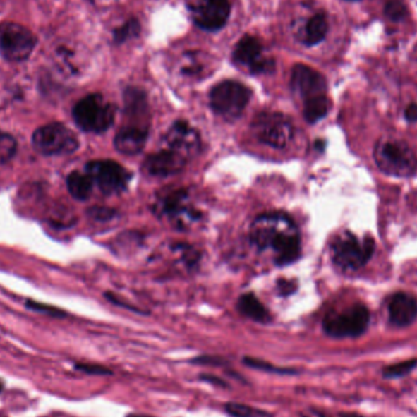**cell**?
Returning a JSON list of instances; mask_svg holds the SVG:
<instances>
[{
	"instance_id": "cell-1",
	"label": "cell",
	"mask_w": 417,
	"mask_h": 417,
	"mask_svg": "<svg viewBox=\"0 0 417 417\" xmlns=\"http://www.w3.org/2000/svg\"><path fill=\"white\" fill-rule=\"evenodd\" d=\"M251 242L260 249H272L278 265L291 264L301 255V238L296 224L282 214L259 216L250 229Z\"/></svg>"
},
{
	"instance_id": "cell-2",
	"label": "cell",
	"mask_w": 417,
	"mask_h": 417,
	"mask_svg": "<svg viewBox=\"0 0 417 417\" xmlns=\"http://www.w3.org/2000/svg\"><path fill=\"white\" fill-rule=\"evenodd\" d=\"M76 125L85 132L102 133L110 128L115 119V109L103 95H90L81 99L72 110Z\"/></svg>"
},
{
	"instance_id": "cell-3",
	"label": "cell",
	"mask_w": 417,
	"mask_h": 417,
	"mask_svg": "<svg viewBox=\"0 0 417 417\" xmlns=\"http://www.w3.org/2000/svg\"><path fill=\"white\" fill-rule=\"evenodd\" d=\"M375 160L383 172L395 177L413 175L417 167V159L413 150L400 140H386L377 144Z\"/></svg>"
},
{
	"instance_id": "cell-4",
	"label": "cell",
	"mask_w": 417,
	"mask_h": 417,
	"mask_svg": "<svg viewBox=\"0 0 417 417\" xmlns=\"http://www.w3.org/2000/svg\"><path fill=\"white\" fill-rule=\"evenodd\" d=\"M250 95L249 88L239 82H221L211 90V108L224 119L234 120L241 116L250 100Z\"/></svg>"
},
{
	"instance_id": "cell-5",
	"label": "cell",
	"mask_w": 417,
	"mask_h": 417,
	"mask_svg": "<svg viewBox=\"0 0 417 417\" xmlns=\"http://www.w3.org/2000/svg\"><path fill=\"white\" fill-rule=\"evenodd\" d=\"M33 147L43 155H68L78 149V138L66 126L50 123L35 132Z\"/></svg>"
},
{
	"instance_id": "cell-6",
	"label": "cell",
	"mask_w": 417,
	"mask_h": 417,
	"mask_svg": "<svg viewBox=\"0 0 417 417\" xmlns=\"http://www.w3.org/2000/svg\"><path fill=\"white\" fill-rule=\"evenodd\" d=\"M375 251L373 238L360 243L353 234H342L332 244L333 262L342 270H358L366 264Z\"/></svg>"
},
{
	"instance_id": "cell-7",
	"label": "cell",
	"mask_w": 417,
	"mask_h": 417,
	"mask_svg": "<svg viewBox=\"0 0 417 417\" xmlns=\"http://www.w3.org/2000/svg\"><path fill=\"white\" fill-rule=\"evenodd\" d=\"M368 310L363 306H355L328 314L323 320V331L333 338H355L368 330Z\"/></svg>"
},
{
	"instance_id": "cell-8",
	"label": "cell",
	"mask_w": 417,
	"mask_h": 417,
	"mask_svg": "<svg viewBox=\"0 0 417 417\" xmlns=\"http://www.w3.org/2000/svg\"><path fill=\"white\" fill-rule=\"evenodd\" d=\"M36 44V37L28 28L16 23H0V55L6 60H26Z\"/></svg>"
},
{
	"instance_id": "cell-9",
	"label": "cell",
	"mask_w": 417,
	"mask_h": 417,
	"mask_svg": "<svg viewBox=\"0 0 417 417\" xmlns=\"http://www.w3.org/2000/svg\"><path fill=\"white\" fill-rule=\"evenodd\" d=\"M258 139L272 148H286L292 140L293 126L287 117L278 112H262L253 122Z\"/></svg>"
},
{
	"instance_id": "cell-10",
	"label": "cell",
	"mask_w": 417,
	"mask_h": 417,
	"mask_svg": "<svg viewBox=\"0 0 417 417\" xmlns=\"http://www.w3.org/2000/svg\"><path fill=\"white\" fill-rule=\"evenodd\" d=\"M85 172L104 194L120 193L130 181V174L120 164L111 160H95L87 164Z\"/></svg>"
},
{
	"instance_id": "cell-11",
	"label": "cell",
	"mask_w": 417,
	"mask_h": 417,
	"mask_svg": "<svg viewBox=\"0 0 417 417\" xmlns=\"http://www.w3.org/2000/svg\"><path fill=\"white\" fill-rule=\"evenodd\" d=\"M194 23L205 31H217L224 28L229 14V0H198L191 5Z\"/></svg>"
},
{
	"instance_id": "cell-12",
	"label": "cell",
	"mask_w": 417,
	"mask_h": 417,
	"mask_svg": "<svg viewBox=\"0 0 417 417\" xmlns=\"http://www.w3.org/2000/svg\"><path fill=\"white\" fill-rule=\"evenodd\" d=\"M167 149L188 159L200 149V135L186 121H177L171 126L164 137Z\"/></svg>"
},
{
	"instance_id": "cell-13",
	"label": "cell",
	"mask_w": 417,
	"mask_h": 417,
	"mask_svg": "<svg viewBox=\"0 0 417 417\" xmlns=\"http://www.w3.org/2000/svg\"><path fill=\"white\" fill-rule=\"evenodd\" d=\"M292 88L306 102L319 95H326L327 83L320 72L308 65L298 64L293 68Z\"/></svg>"
},
{
	"instance_id": "cell-14",
	"label": "cell",
	"mask_w": 417,
	"mask_h": 417,
	"mask_svg": "<svg viewBox=\"0 0 417 417\" xmlns=\"http://www.w3.org/2000/svg\"><path fill=\"white\" fill-rule=\"evenodd\" d=\"M261 53H262L261 42L255 37L246 36L238 42L237 47L234 49V58L237 63L246 65L250 68L253 73H261L274 68L272 61L261 58Z\"/></svg>"
},
{
	"instance_id": "cell-15",
	"label": "cell",
	"mask_w": 417,
	"mask_h": 417,
	"mask_svg": "<svg viewBox=\"0 0 417 417\" xmlns=\"http://www.w3.org/2000/svg\"><path fill=\"white\" fill-rule=\"evenodd\" d=\"M187 159L180 154L169 149H164L159 153L147 157L144 162V170L154 177H167L176 175L186 167Z\"/></svg>"
},
{
	"instance_id": "cell-16",
	"label": "cell",
	"mask_w": 417,
	"mask_h": 417,
	"mask_svg": "<svg viewBox=\"0 0 417 417\" xmlns=\"http://www.w3.org/2000/svg\"><path fill=\"white\" fill-rule=\"evenodd\" d=\"M162 212L170 216L179 224H187L189 221L197 220V214L188 205V197L184 191H176L167 194L160 202Z\"/></svg>"
},
{
	"instance_id": "cell-17",
	"label": "cell",
	"mask_w": 417,
	"mask_h": 417,
	"mask_svg": "<svg viewBox=\"0 0 417 417\" xmlns=\"http://www.w3.org/2000/svg\"><path fill=\"white\" fill-rule=\"evenodd\" d=\"M389 321L397 327H405L415 321L417 303L406 293H398L389 301Z\"/></svg>"
},
{
	"instance_id": "cell-18",
	"label": "cell",
	"mask_w": 417,
	"mask_h": 417,
	"mask_svg": "<svg viewBox=\"0 0 417 417\" xmlns=\"http://www.w3.org/2000/svg\"><path fill=\"white\" fill-rule=\"evenodd\" d=\"M148 139V128L137 126H126L117 132L115 147L120 153L126 155L138 154Z\"/></svg>"
},
{
	"instance_id": "cell-19",
	"label": "cell",
	"mask_w": 417,
	"mask_h": 417,
	"mask_svg": "<svg viewBox=\"0 0 417 417\" xmlns=\"http://www.w3.org/2000/svg\"><path fill=\"white\" fill-rule=\"evenodd\" d=\"M238 310L241 314L254 320L256 322H267L270 321L269 311L266 310L261 301L254 294H244L238 301Z\"/></svg>"
},
{
	"instance_id": "cell-20",
	"label": "cell",
	"mask_w": 417,
	"mask_h": 417,
	"mask_svg": "<svg viewBox=\"0 0 417 417\" xmlns=\"http://www.w3.org/2000/svg\"><path fill=\"white\" fill-rule=\"evenodd\" d=\"M68 189L77 200H87L93 191V180L88 174L72 172L66 180Z\"/></svg>"
},
{
	"instance_id": "cell-21",
	"label": "cell",
	"mask_w": 417,
	"mask_h": 417,
	"mask_svg": "<svg viewBox=\"0 0 417 417\" xmlns=\"http://www.w3.org/2000/svg\"><path fill=\"white\" fill-rule=\"evenodd\" d=\"M328 31L327 18L325 14L320 13L310 18L309 23H306V43L308 45L319 44L323 41Z\"/></svg>"
},
{
	"instance_id": "cell-22",
	"label": "cell",
	"mask_w": 417,
	"mask_h": 417,
	"mask_svg": "<svg viewBox=\"0 0 417 417\" xmlns=\"http://www.w3.org/2000/svg\"><path fill=\"white\" fill-rule=\"evenodd\" d=\"M330 100L326 95H319L304 102V117L310 123L318 122L327 115Z\"/></svg>"
},
{
	"instance_id": "cell-23",
	"label": "cell",
	"mask_w": 417,
	"mask_h": 417,
	"mask_svg": "<svg viewBox=\"0 0 417 417\" xmlns=\"http://www.w3.org/2000/svg\"><path fill=\"white\" fill-rule=\"evenodd\" d=\"M243 363L249 368H255V370L264 371V373H274V375H294L296 373V371L292 368H277L272 363H266L264 360L254 359V358H249V356L248 358L246 356L243 359Z\"/></svg>"
},
{
	"instance_id": "cell-24",
	"label": "cell",
	"mask_w": 417,
	"mask_h": 417,
	"mask_svg": "<svg viewBox=\"0 0 417 417\" xmlns=\"http://www.w3.org/2000/svg\"><path fill=\"white\" fill-rule=\"evenodd\" d=\"M18 150L16 139L11 135L0 132V165L9 162Z\"/></svg>"
},
{
	"instance_id": "cell-25",
	"label": "cell",
	"mask_w": 417,
	"mask_h": 417,
	"mask_svg": "<svg viewBox=\"0 0 417 417\" xmlns=\"http://www.w3.org/2000/svg\"><path fill=\"white\" fill-rule=\"evenodd\" d=\"M416 366V360H409V361L394 363V365H390V366L385 368V370H383V377H386V378H398V377L406 376Z\"/></svg>"
},
{
	"instance_id": "cell-26",
	"label": "cell",
	"mask_w": 417,
	"mask_h": 417,
	"mask_svg": "<svg viewBox=\"0 0 417 417\" xmlns=\"http://www.w3.org/2000/svg\"><path fill=\"white\" fill-rule=\"evenodd\" d=\"M385 14L392 21H401L408 16V9L400 0H389L385 6Z\"/></svg>"
},
{
	"instance_id": "cell-27",
	"label": "cell",
	"mask_w": 417,
	"mask_h": 417,
	"mask_svg": "<svg viewBox=\"0 0 417 417\" xmlns=\"http://www.w3.org/2000/svg\"><path fill=\"white\" fill-rule=\"evenodd\" d=\"M224 410L232 417H254L260 413L251 406L239 403H227L224 405Z\"/></svg>"
},
{
	"instance_id": "cell-28",
	"label": "cell",
	"mask_w": 417,
	"mask_h": 417,
	"mask_svg": "<svg viewBox=\"0 0 417 417\" xmlns=\"http://www.w3.org/2000/svg\"><path fill=\"white\" fill-rule=\"evenodd\" d=\"M139 31V25L135 20H131L128 23H125L121 28H117L116 31L114 32V38L115 41L125 42L128 40L130 37H133L137 35Z\"/></svg>"
},
{
	"instance_id": "cell-29",
	"label": "cell",
	"mask_w": 417,
	"mask_h": 417,
	"mask_svg": "<svg viewBox=\"0 0 417 417\" xmlns=\"http://www.w3.org/2000/svg\"><path fill=\"white\" fill-rule=\"evenodd\" d=\"M76 368L78 371H83L90 375H111V371L109 368L100 366V365H92V363H78L76 365Z\"/></svg>"
},
{
	"instance_id": "cell-30",
	"label": "cell",
	"mask_w": 417,
	"mask_h": 417,
	"mask_svg": "<svg viewBox=\"0 0 417 417\" xmlns=\"http://www.w3.org/2000/svg\"><path fill=\"white\" fill-rule=\"evenodd\" d=\"M28 308H30V309L36 310V311H40V313H45V314L53 315V316H56V318H63L64 315H65L64 314L63 311L55 309V308H53V306H43V304L35 303V301H28Z\"/></svg>"
},
{
	"instance_id": "cell-31",
	"label": "cell",
	"mask_w": 417,
	"mask_h": 417,
	"mask_svg": "<svg viewBox=\"0 0 417 417\" xmlns=\"http://www.w3.org/2000/svg\"><path fill=\"white\" fill-rule=\"evenodd\" d=\"M192 363H197V365H209V366H224L226 361L221 358H216V356H199L195 359L192 360Z\"/></svg>"
},
{
	"instance_id": "cell-32",
	"label": "cell",
	"mask_w": 417,
	"mask_h": 417,
	"mask_svg": "<svg viewBox=\"0 0 417 417\" xmlns=\"http://www.w3.org/2000/svg\"><path fill=\"white\" fill-rule=\"evenodd\" d=\"M200 380H202V381L209 382V383H211V385H215V386L227 387V383H226V382L222 381V380L217 376H214V375H202V376H200Z\"/></svg>"
},
{
	"instance_id": "cell-33",
	"label": "cell",
	"mask_w": 417,
	"mask_h": 417,
	"mask_svg": "<svg viewBox=\"0 0 417 417\" xmlns=\"http://www.w3.org/2000/svg\"><path fill=\"white\" fill-rule=\"evenodd\" d=\"M405 119L410 122L417 121V104L409 105L408 109L405 110Z\"/></svg>"
},
{
	"instance_id": "cell-34",
	"label": "cell",
	"mask_w": 417,
	"mask_h": 417,
	"mask_svg": "<svg viewBox=\"0 0 417 417\" xmlns=\"http://www.w3.org/2000/svg\"><path fill=\"white\" fill-rule=\"evenodd\" d=\"M279 289L282 291L283 294H289V293H292L296 289V284L289 282V281H281L279 282Z\"/></svg>"
},
{
	"instance_id": "cell-35",
	"label": "cell",
	"mask_w": 417,
	"mask_h": 417,
	"mask_svg": "<svg viewBox=\"0 0 417 417\" xmlns=\"http://www.w3.org/2000/svg\"><path fill=\"white\" fill-rule=\"evenodd\" d=\"M126 417H150V416H147V415H139V413H131V415H128V416H126Z\"/></svg>"
},
{
	"instance_id": "cell-36",
	"label": "cell",
	"mask_w": 417,
	"mask_h": 417,
	"mask_svg": "<svg viewBox=\"0 0 417 417\" xmlns=\"http://www.w3.org/2000/svg\"><path fill=\"white\" fill-rule=\"evenodd\" d=\"M3 388H4V385H3V382L0 381V392L3 390Z\"/></svg>"
}]
</instances>
